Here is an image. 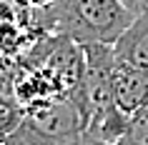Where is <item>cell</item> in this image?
<instances>
[{
	"mask_svg": "<svg viewBox=\"0 0 148 145\" xmlns=\"http://www.w3.org/2000/svg\"><path fill=\"white\" fill-rule=\"evenodd\" d=\"M113 100L128 118L148 105V73L116 55L113 68Z\"/></svg>",
	"mask_w": 148,
	"mask_h": 145,
	"instance_id": "obj_3",
	"label": "cell"
},
{
	"mask_svg": "<svg viewBox=\"0 0 148 145\" xmlns=\"http://www.w3.org/2000/svg\"><path fill=\"white\" fill-rule=\"evenodd\" d=\"M118 145H148V105L136 115H131L125 135L121 138Z\"/></svg>",
	"mask_w": 148,
	"mask_h": 145,
	"instance_id": "obj_6",
	"label": "cell"
},
{
	"mask_svg": "<svg viewBox=\"0 0 148 145\" xmlns=\"http://www.w3.org/2000/svg\"><path fill=\"white\" fill-rule=\"evenodd\" d=\"M88 115L78 98L55 95L25 110L23 123L10 133L3 145H53L86 133Z\"/></svg>",
	"mask_w": 148,
	"mask_h": 145,
	"instance_id": "obj_2",
	"label": "cell"
},
{
	"mask_svg": "<svg viewBox=\"0 0 148 145\" xmlns=\"http://www.w3.org/2000/svg\"><path fill=\"white\" fill-rule=\"evenodd\" d=\"M125 5L136 13V15H140V13H148V0H123Z\"/></svg>",
	"mask_w": 148,
	"mask_h": 145,
	"instance_id": "obj_8",
	"label": "cell"
},
{
	"mask_svg": "<svg viewBox=\"0 0 148 145\" xmlns=\"http://www.w3.org/2000/svg\"><path fill=\"white\" fill-rule=\"evenodd\" d=\"M23 3L30 10H45V8H50V5H55L58 0H23Z\"/></svg>",
	"mask_w": 148,
	"mask_h": 145,
	"instance_id": "obj_9",
	"label": "cell"
},
{
	"mask_svg": "<svg viewBox=\"0 0 148 145\" xmlns=\"http://www.w3.org/2000/svg\"><path fill=\"white\" fill-rule=\"evenodd\" d=\"M113 50L121 60L148 73V13L136 15V20L121 35V40L113 45Z\"/></svg>",
	"mask_w": 148,
	"mask_h": 145,
	"instance_id": "obj_4",
	"label": "cell"
},
{
	"mask_svg": "<svg viewBox=\"0 0 148 145\" xmlns=\"http://www.w3.org/2000/svg\"><path fill=\"white\" fill-rule=\"evenodd\" d=\"M23 118H25V108L13 95L10 73H8L5 78H0V143L23 123Z\"/></svg>",
	"mask_w": 148,
	"mask_h": 145,
	"instance_id": "obj_5",
	"label": "cell"
},
{
	"mask_svg": "<svg viewBox=\"0 0 148 145\" xmlns=\"http://www.w3.org/2000/svg\"><path fill=\"white\" fill-rule=\"evenodd\" d=\"M136 20L123 0H58L45 10H30L38 35H68L80 45H116Z\"/></svg>",
	"mask_w": 148,
	"mask_h": 145,
	"instance_id": "obj_1",
	"label": "cell"
},
{
	"mask_svg": "<svg viewBox=\"0 0 148 145\" xmlns=\"http://www.w3.org/2000/svg\"><path fill=\"white\" fill-rule=\"evenodd\" d=\"M53 145H110V143H101V140H93V138H88L86 133L78 138H70V140H63V143H53Z\"/></svg>",
	"mask_w": 148,
	"mask_h": 145,
	"instance_id": "obj_7",
	"label": "cell"
},
{
	"mask_svg": "<svg viewBox=\"0 0 148 145\" xmlns=\"http://www.w3.org/2000/svg\"><path fill=\"white\" fill-rule=\"evenodd\" d=\"M0 145H3V143H0Z\"/></svg>",
	"mask_w": 148,
	"mask_h": 145,
	"instance_id": "obj_10",
	"label": "cell"
}]
</instances>
